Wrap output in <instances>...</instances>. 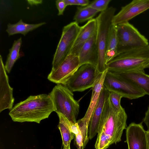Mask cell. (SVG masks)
I'll return each mask as SVG.
<instances>
[{
    "instance_id": "obj_10",
    "label": "cell",
    "mask_w": 149,
    "mask_h": 149,
    "mask_svg": "<svg viewBox=\"0 0 149 149\" xmlns=\"http://www.w3.org/2000/svg\"><path fill=\"white\" fill-rule=\"evenodd\" d=\"M80 66L78 56L69 54L54 70H52L48 79L57 84H64Z\"/></svg>"
},
{
    "instance_id": "obj_18",
    "label": "cell",
    "mask_w": 149,
    "mask_h": 149,
    "mask_svg": "<svg viewBox=\"0 0 149 149\" xmlns=\"http://www.w3.org/2000/svg\"><path fill=\"white\" fill-rule=\"evenodd\" d=\"M111 72L131 81L149 95V75L145 73L144 70Z\"/></svg>"
},
{
    "instance_id": "obj_33",
    "label": "cell",
    "mask_w": 149,
    "mask_h": 149,
    "mask_svg": "<svg viewBox=\"0 0 149 149\" xmlns=\"http://www.w3.org/2000/svg\"><path fill=\"white\" fill-rule=\"evenodd\" d=\"M147 138L148 148L149 149V130H148L147 131Z\"/></svg>"
},
{
    "instance_id": "obj_1",
    "label": "cell",
    "mask_w": 149,
    "mask_h": 149,
    "mask_svg": "<svg viewBox=\"0 0 149 149\" xmlns=\"http://www.w3.org/2000/svg\"><path fill=\"white\" fill-rule=\"evenodd\" d=\"M54 111L50 95L41 94L31 95L15 104L9 114L14 122L40 123L42 120L48 118Z\"/></svg>"
},
{
    "instance_id": "obj_28",
    "label": "cell",
    "mask_w": 149,
    "mask_h": 149,
    "mask_svg": "<svg viewBox=\"0 0 149 149\" xmlns=\"http://www.w3.org/2000/svg\"><path fill=\"white\" fill-rule=\"evenodd\" d=\"M74 142L77 149H84L83 137L81 131L79 134L75 135Z\"/></svg>"
},
{
    "instance_id": "obj_6",
    "label": "cell",
    "mask_w": 149,
    "mask_h": 149,
    "mask_svg": "<svg viewBox=\"0 0 149 149\" xmlns=\"http://www.w3.org/2000/svg\"><path fill=\"white\" fill-rule=\"evenodd\" d=\"M115 26L118 40L117 55L149 45L148 40L129 22Z\"/></svg>"
},
{
    "instance_id": "obj_12",
    "label": "cell",
    "mask_w": 149,
    "mask_h": 149,
    "mask_svg": "<svg viewBox=\"0 0 149 149\" xmlns=\"http://www.w3.org/2000/svg\"><path fill=\"white\" fill-rule=\"evenodd\" d=\"M149 9V0H134L122 7L114 16L113 24L116 26L128 21Z\"/></svg>"
},
{
    "instance_id": "obj_13",
    "label": "cell",
    "mask_w": 149,
    "mask_h": 149,
    "mask_svg": "<svg viewBox=\"0 0 149 149\" xmlns=\"http://www.w3.org/2000/svg\"><path fill=\"white\" fill-rule=\"evenodd\" d=\"M126 133L128 149H148L147 131L144 129L142 122L131 123L127 127Z\"/></svg>"
},
{
    "instance_id": "obj_32",
    "label": "cell",
    "mask_w": 149,
    "mask_h": 149,
    "mask_svg": "<svg viewBox=\"0 0 149 149\" xmlns=\"http://www.w3.org/2000/svg\"><path fill=\"white\" fill-rule=\"evenodd\" d=\"M28 3L31 6L41 4L42 3V1L41 0H27Z\"/></svg>"
},
{
    "instance_id": "obj_4",
    "label": "cell",
    "mask_w": 149,
    "mask_h": 149,
    "mask_svg": "<svg viewBox=\"0 0 149 149\" xmlns=\"http://www.w3.org/2000/svg\"><path fill=\"white\" fill-rule=\"evenodd\" d=\"M116 10L115 8L110 7L106 10L101 12L95 18L97 24L96 42L99 56L97 68L99 73H102L107 69L106 52Z\"/></svg>"
},
{
    "instance_id": "obj_14",
    "label": "cell",
    "mask_w": 149,
    "mask_h": 149,
    "mask_svg": "<svg viewBox=\"0 0 149 149\" xmlns=\"http://www.w3.org/2000/svg\"><path fill=\"white\" fill-rule=\"evenodd\" d=\"M2 57L0 55V112L6 109L11 110L14 101L13 88L9 83L8 76Z\"/></svg>"
},
{
    "instance_id": "obj_19",
    "label": "cell",
    "mask_w": 149,
    "mask_h": 149,
    "mask_svg": "<svg viewBox=\"0 0 149 149\" xmlns=\"http://www.w3.org/2000/svg\"><path fill=\"white\" fill-rule=\"evenodd\" d=\"M59 118L58 127L61 134L63 149H70L72 140L75 137V135L71 131L70 126L72 123L63 115L57 113Z\"/></svg>"
},
{
    "instance_id": "obj_16",
    "label": "cell",
    "mask_w": 149,
    "mask_h": 149,
    "mask_svg": "<svg viewBox=\"0 0 149 149\" xmlns=\"http://www.w3.org/2000/svg\"><path fill=\"white\" fill-rule=\"evenodd\" d=\"M96 31L84 44L79 52L78 57L80 66L89 64L97 68L99 56L96 42Z\"/></svg>"
},
{
    "instance_id": "obj_5",
    "label": "cell",
    "mask_w": 149,
    "mask_h": 149,
    "mask_svg": "<svg viewBox=\"0 0 149 149\" xmlns=\"http://www.w3.org/2000/svg\"><path fill=\"white\" fill-rule=\"evenodd\" d=\"M52 100L54 111L61 113L72 123H77L79 112V102L75 100L73 92L64 85L55 86L49 93Z\"/></svg>"
},
{
    "instance_id": "obj_21",
    "label": "cell",
    "mask_w": 149,
    "mask_h": 149,
    "mask_svg": "<svg viewBox=\"0 0 149 149\" xmlns=\"http://www.w3.org/2000/svg\"><path fill=\"white\" fill-rule=\"evenodd\" d=\"M117 38L116 26L113 25L110 32L105 55L106 65L117 55Z\"/></svg>"
},
{
    "instance_id": "obj_17",
    "label": "cell",
    "mask_w": 149,
    "mask_h": 149,
    "mask_svg": "<svg viewBox=\"0 0 149 149\" xmlns=\"http://www.w3.org/2000/svg\"><path fill=\"white\" fill-rule=\"evenodd\" d=\"M97 24L96 18L88 21L81 29L70 54L78 56L84 44L96 32Z\"/></svg>"
},
{
    "instance_id": "obj_15",
    "label": "cell",
    "mask_w": 149,
    "mask_h": 149,
    "mask_svg": "<svg viewBox=\"0 0 149 149\" xmlns=\"http://www.w3.org/2000/svg\"><path fill=\"white\" fill-rule=\"evenodd\" d=\"M109 95V91L103 86L89 120L88 135L90 140L92 139L98 133L104 104Z\"/></svg>"
},
{
    "instance_id": "obj_3",
    "label": "cell",
    "mask_w": 149,
    "mask_h": 149,
    "mask_svg": "<svg viewBox=\"0 0 149 149\" xmlns=\"http://www.w3.org/2000/svg\"><path fill=\"white\" fill-rule=\"evenodd\" d=\"M108 71L123 72L149 68V45L118 54L106 65Z\"/></svg>"
},
{
    "instance_id": "obj_29",
    "label": "cell",
    "mask_w": 149,
    "mask_h": 149,
    "mask_svg": "<svg viewBox=\"0 0 149 149\" xmlns=\"http://www.w3.org/2000/svg\"><path fill=\"white\" fill-rule=\"evenodd\" d=\"M143 120L147 126L148 130H149V106L145 112V116L143 119Z\"/></svg>"
},
{
    "instance_id": "obj_25",
    "label": "cell",
    "mask_w": 149,
    "mask_h": 149,
    "mask_svg": "<svg viewBox=\"0 0 149 149\" xmlns=\"http://www.w3.org/2000/svg\"><path fill=\"white\" fill-rule=\"evenodd\" d=\"M111 0H96L88 6L101 12L106 10Z\"/></svg>"
},
{
    "instance_id": "obj_22",
    "label": "cell",
    "mask_w": 149,
    "mask_h": 149,
    "mask_svg": "<svg viewBox=\"0 0 149 149\" xmlns=\"http://www.w3.org/2000/svg\"><path fill=\"white\" fill-rule=\"evenodd\" d=\"M22 38L20 37L14 42L12 47L9 49L5 65L6 71L9 73L15 62L19 58V52L22 43Z\"/></svg>"
},
{
    "instance_id": "obj_24",
    "label": "cell",
    "mask_w": 149,
    "mask_h": 149,
    "mask_svg": "<svg viewBox=\"0 0 149 149\" xmlns=\"http://www.w3.org/2000/svg\"><path fill=\"white\" fill-rule=\"evenodd\" d=\"M111 145L104 132L102 130L98 131L95 145V149H107Z\"/></svg>"
},
{
    "instance_id": "obj_30",
    "label": "cell",
    "mask_w": 149,
    "mask_h": 149,
    "mask_svg": "<svg viewBox=\"0 0 149 149\" xmlns=\"http://www.w3.org/2000/svg\"><path fill=\"white\" fill-rule=\"evenodd\" d=\"M79 6H86L90 3V1L88 0H77Z\"/></svg>"
},
{
    "instance_id": "obj_27",
    "label": "cell",
    "mask_w": 149,
    "mask_h": 149,
    "mask_svg": "<svg viewBox=\"0 0 149 149\" xmlns=\"http://www.w3.org/2000/svg\"><path fill=\"white\" fill-rule=\"evenodd\" d=\"M56 4L58 10V15H63L66 7L64 0H57L56 1Z\"/></svg>"
},
{
    "instance_id": "obj_31",
    "label": "cell",
    "mask_w": 149,
    "mask_h": 149,
    "mask_svg": "<svg viewBox=\"0 0 149 149\" xmlns=\"http://www.w3.org/2000/svg\"><path fill=\"white\" fill-rule=\"evenodd\" d=\"M66 6L72 5H78V3L77 0H64Z\"/></svg>"
},
{
    "instance_id": "obj_11",
    "label": "cell",
    "mask_w": 149,
    "mask_h": 149,
    "mask_svg": "<svg viewBox=\"0 0 149 149\" xmlns=\"http://www.w3.org/2000/svg\"><path fill=\"white\" fill-rule=\"evenodd\" d=\"M107 71V69L104 72L99 73L92 88L91 100L87 111L84 116L77 122L84 139H86L88 137V126L89 120L104 86L103 82Z\"/></svg>"
},
{
    "instance_id": "obj_23",
    "label": "cell",
    "mask_w": 149,
    "mask_h": 149,
    "mask_svg": "<svg viewBox=\"0 0 149 149\" xmlns=\"http://www.w3.org/2000/svg\"><path fill=\"white\" fill-rule=\"evenodd\" d=\"M99 12L88 6L78 7L73 20L78 24L88 21L93 19Z\"/></svg>"
},
{
    "instance_id": "obj_8",
    "label": "cell",
    "mask_w": 149,
    "mask_h": 149,
    "mask_svg": "<svg viewBox=\"0 0 149 149\" xmlns=\"http://www.w3.org/2000/svg\"><path fill=\"white\" fill-rule=\"evenodd\" d=\"M81 26L74 22L63 28L61 37L54 56L52 70L56 68L70 54Z\"/></svg>"
},
{
    "instance_id": "obj_26",
    "label": "cell",
    "mask_w": 149,
    "mask_h": 149,
    "mask_svg": "<svg viewBox=\"0 0 149 149\" xmlns=\"http://www.w3.org/2000/svg\"><path fill=\"white\" fill-rule=\"evenodd\" d=\"M123 97L120 95L109 91V98L112 105L116 109H119L121 107L120 101Z\"/></svg>"
},
{
    "instance_id": "obj_7",
    "label": "cell",
    "mask_w": 149,
    "mask_h": 149,
    "mask_svg": "<svg viewBox=\"0 0 149 149\" xmlns=\"http://www.w3.org/2000/svg\"><path fill=\"white\" fill-rule=\"evenodd\" d=\"M103 86L109 91L117 93L130 100L138 99L146 95L141 88L131 81L108 71Z\"/></svg>"
},
{
    "instance_id": "obj_20",
    "label": "cell",
    "mask_w": 149,
    "mask_h": 149,
    "mask_svg": "<svg viewBox=\"0 0 149 149\" xmlns=\"http://www.w3.org/2000/svg\"><path fill=\"white\" fill-rule=\"evenodd\" d=\"M46 24L45 22H43L35 24H29L24 22L22 19H20L15 24L8 23L6 31L9 36L18 33L25 36L29 32Z\"/></svg>"
},
{
    "instance_id": "obj_2",
    "label": "cell",
    "mask_w": 149,
    "mask_h": 149,
    "mask_svg": "<svg viewBox=\"0 0 149 149\" xmlns=\"http://www.w3.org/2000/svg\"><path fill=\"white\" fill-rule=\"evenodd\" d=\"M127 117L122 107L118 109L112 105L109 95L104 104L99 131L102 130L104 132L111 145L116 144L121 141L123 131L127 128Z\"/></svg>"
},
{
    "instance_id": "obj_9",
    "label": "cell",
    "mask_w": 149,
    "mask_h": 149,
    "mask_svg": "<svg viewBox=\"0 0 149 149\" xmlns=\"http://www.w3.org/2000/svg\"><path fill=\"white\" fill-rule=\"evenodd\" d=\"M99 73L95 67L84 64L63 85L72 92L83 91L93 86Z\"/></svg>"
}]
</instances>
